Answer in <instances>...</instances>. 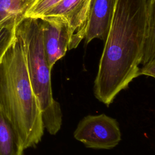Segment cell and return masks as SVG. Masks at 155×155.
<instances>
[{"label": "cell", "instance_id": "obj_1", "mask_svg": "<svg viewBox=\"0 0 155 155\" xmlns=\"http://www.w3.org/2000/svg\"><path fill=\"white\" fill-rule=\"evenodd\" d=\"M146 19L147 0H116L93 88L107 106L139 76Z\"/></svg>", "mask_w": 155, "mask_h": 155}, {"label": "cell", "instance_id": "obj_2", "mask_svg": "<svg viewBox=\"0 0 155 155\" xmlns=\"http://www.w3.org/2000/svg\"><path fill=\"white\" fill-rule=\"evenodd\" d=\"M0 113L24 150L41 141L44 131L41 110L30 83L24 48L16 33L0 64Z\"/></svg>", "mask_w": 155, "mask_h": 155}, {"label": "cell", "instance_id": "obj_3", "mask_svg": "<svg viewBox=\"0 0 155 155\" xmlns=\"http://www.w3.org/2000/svg\"><path fill=\"white\" fill-rule=\"evenodd\" d=\"M25 51L30 83L39 102L44 129L51 135L60 130L62 113L58 102L54 99L48 67L44 45L43 25L41 19L24 18L15 27Z\"/></svg>", "mask_w": 155, "mask_h": 155}, {"label": "cell", "instance_id": "obj_4", "mask_svg": "<svg viewBox=\"0 0 155 155\" xmlns=\"http://www.w3.org/2000/svg\"><path fill=\"white\" fill-rule=\"evenodd\" d=\"M74 137L87 148L111 149L121 140L117 121L105 114L88 115L78 123Z\"/></svg>", "mask_w": 155, "mask_h": 155}, {"label": "cell", "instance_id": "obj_5", "mask_svg": "<svg viewBox=\"0 0 155 155\" xmlns=\"http://www.w3.org/2000/svg\"><path fill=\"white\" fill-rule=\"evenodd\" d=\"M93 0H61L39 19L65 23L69 35L68 50L76 48L86 36Z\"/></svg>", "mask_w": 155, "mask_h": 155}, {"label": "cell", "instance_id": "obj_6", "mask_svg": "<svg viewBox=\"0 0 155 155\" xmlns=\"http://www.w3.org/2000/svg\"><path fill=\"white\" fill-rule=\"evenodd\" d=\"M41 19L42 21L45 56L48 67L51 70L55 63L64 57L68 50V31L65 23L62 21Z\"/></svg>", "mask_w": 155, "mask_h": 155}, {"label": "cell", "instance_id": "obj_7", "mask_svg": "<svg viewBox=\"0 0 155 155\" xmlns=\"http://www.w3.org/2000/svg\"><path fill=\"white\" fill-rule=\"evenodd\" d=\"M116 0H93L85 44L97 38L104 42L107 38Z\"/></svg>", "mask_w": 155, "mask_h": 155}, {"label": "cell", "instance_id": "obj_8", "mask_svg": "<svg viewBox=\"0 0 155 155\" xmlns=\"http://www.w3.org/2000/svg\"><path fill=\"white\" fill-rule=\"evenodd\" d=\"M155 74V0H147V19L143 56L139 76Z\"/></svg>", "mask_w": 155, "mask_h": 155}, {"label": "cell", "instance_id": "obj_9", "mask_svg": "<svg viewBox=\"0 0 155 155\" xmlns=\"http://www.w3.org/2000/svg\"><path fill=\"white\" fill-rule=\"evenodd\" d=\"M31 0H0V27H15L24 18Z\"/></svg>", "mask_w": 155, "mask_h": 155}, {"label": "cell", "instance_id": "obj_10", "mask_svg": "<svg viewBox=\"0 0 155 155\" xmlns=\"http://www.w3.org/2000/svg\"><path fill=\"white\" fill-rule=\"evenodd\" d=\"M24 150L13 128L0 113V155H24Z\"/></svg>", "mask_w": 155, "mask_h": 155}, {"label": "cell", "instance_id": "obj_11", "mask_svg": "<svg viewBox=\"0 0 155 155\" xmlns=\"http://www.w3.org/2000/svg\"><path fill=\"white\" fill-rule=\"evenodd\" d=\"M61 0H31L24 18L39 19Z\"/></svg>", "mask_w": 155, "mask_h": 155}, {"label": "cell", "instance_id": "obj_12", "mask_svg": "<svg viewBox=\"0 0 155 155\" xmlns=\"http://www.w3.org/2000/svg\"><path fill=\"white\" fill-rule=\"evenodd\" d=\"M15 27H0V64L15 38Z\"/></svg>", "mask_w": 155, "mask_h": 155}]
</instances>
